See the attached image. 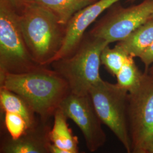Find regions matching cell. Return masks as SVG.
<instances>
[{
	"instance_id": "6da1fadb",
	"label": "cell",
	"mask_w": 153,
	"mask_h": 153,
	"mask_svg": "<svg viewBox=\"0 0 153 153\" xmlns=\"http://www.w3.org/2000/svg\"><path fill=\"white\" fill-rule=\"evenodd\" d=\"M0 87L21 97L44 121L53 117L71 93L65 79L47 66L21 74H6L0 76Z\"/></svg>"
},
{
	"instance_id": "7a4b0ae2",
	"label": "cell",
	"mask_w": 153,
	"mask_h": 153,
	"mask_svg": "<svg viewBox=\"0 0 153 153\" xmlns=\"http://www.w3.org/2000/svg\"><path fill=\"white\" fill-rule=\"evenodd\" d=\"M19 14L23 38L33 59L40 65H50L63 43L66 26L52 12L33 2Z\"/></svg>"
},
{
	"instance_id": "3957f363",
	"label": "cell",
	"mask_w": 153,
	"mask_h": 153,
	"mask_svg": "<svg viewBox=\"0 0 153 153\" xmlns=\"http://www.w3.org/2000/svg\"><path fill=\"white\" fill-rule=\"evenodd\" d=\"M109 44L89 33L73 55L55 61L50 65L68 82L71 93L88 95L90 88L102 79L99 73L100 56Z\"/></svg>"
},
{
	"instance_id": "277c9868",
	"label": "cell",
	"mask_w": 153,
	"mask_h": 153,
	"mask_svg": "<svg viewBox=\"0 0 153 153\" xmlns=\"http://www.w3.org/2000/svg\"><path fill=\"white\" fill-rule=\"evenodd\" d=\"M25 43L19 14L9 0H0V76L37 69Z\"/></svg>"
},
{
	"instance_id": "5b68a950",
	"label": "cell",
	"mask_w": 153,
	"mask_h": 153,
	"mask_svg": "<svg viewBox=\"0 0 153 153\" xmlns=\"http://www.w3.org/2000/svg\"><path fill=\"white\" fill-rule=\"evenodd\" d=\"M88 94L102 123L112 131L126 152L131 153L128 116V91L117 83L102 79L90 88Z\"/></svg>"
},
{
	"instance_id": "8992f818",
	"label": "cell",
	"mask_w": 153,
	"mask_h": 153,
	"mask_svg": "<svg viewBox=\"0 0 153 153\" xmlns=\"http://www.w3.org/2000/svg\"><path fill=\"white\" fill-rule=\"evenodd\" d=\"M128 116L131 153H146L153 139V76L148 71L139 88L129 93Z\"/></svg>"
},
{
	"instance_id": "52a82bcc",
	"label": "cell",
	"mask_w": 153,
	"mask_h": 153,
	"mask_svg": "<svg viewBox=\"0 0 153 153\" xmlns=\"http://www.w3.org/2000/svg\"><path fill=\"white\" fill-rule=\"evenodd\" d=\"M60 108L79 127L90 152H95L104 145L107 136L89 94L70 93L62 102Z\"/></svg>"
},
{
	"instance_id": "ba28073f",
	"label": "cell",
	"mask_w": 153,
	"mask_h": 153,
	"mask_svg": "<svg viewBox=\"0 0 153 153\" xmlns=\"http://www.w3.org/2000/svg\"><path fill=\"white\" fill-rule=\"evenodd\" d=\"M153 13V0H145L137 5L122 8L99 22L90 32L109 44L120 42L148 21Z\"/></svg>"
},
{
	"instance_id": "9c48e42d",
	"label": "cell",
	"mask_w": 153,
	"mask_h": 153,
	"mask_svg": "<svg viewBox=\"0 0 153 153\" xmlns=\"http://www.w3.org/2000/svg\"><path fill=\"white\" fill-rule=\"evenodd\" d=\"M119 1L98 0L74 14L66 25L63 43L53 62L73 55L81 44L87 28L106 9Z\"/></svg>"
},
{
	"instance_id": "30bf717a",
	"label": "cell",
	"mask_w": 153,
	"mask_h": 153,
	"mask_svg": "<svg viewBox=\"0 0 153 153\" xmlns=\"http://www.w3.org/2000/svg\"><path fill=\"white\" fill-rule=\"evenodd\" d=\"M51 129L49 121L39 118L35 126L28 128L16 139L4 134L1 141L0 153H50Z\"/></svg>"
},
{
	"instance_id": "8fae6325",
	"label": "cell",
	"mask_w": 153,
	"mask_h": 153,
	"mask_svg": "<svg viewBox=\"0 0 153 153\" xmlns=\"http://www.w3.org/2000/svg\"><path fill=\"white\" fill-rule=\"evenodd\" d=\"M53 124L49 132L50 140L55 146L65 153H79L78 139L67 123L68 118L59 108L53 116Z\"/></svg>"
},
{
	"instance_id": "7c38bea8",
	"label": "cell",
	"mask_w": 153,
	"mask_h": 153,
	"mask_svg": "<svg viewBox=\"0 0 153 153\" xmlns=\"http://www.w3.org/2000/svg\"><path fill=\"white\" fill-rule=\"evenodd\" d=\"M153 42V18H150L117 44L133 57L140 58Z\"/></svg>"
},
{
	"instance_id": "4fadbf2b",
	"label": "cell",
	"mask_w": 153,
	"mask_h": 153,
	"mask_svg": "<svg viewBox=\"0 0 153 153\" xmlns=\"http://www.w3.org/2000/svg\"><path fill=\"white\" fill-rule=\"evenodd\" d=\"M0 104L2 112H9L19 115L27 123L29 128L35 126L39 117L27 103L19 95L5 88L0 87Z\"/></svg>"
},
{
	"instance_id": "5bb4252c",
	"label": "cell",
	"mask_w": 153,
	"mask_h": 153,
	"mask_svg": "<svg viewBox=\"0 0 153 153\" xmlns=\"http://www.w3.org/2000/svg\"><path fill=\"white\" fill-rule=\"evenodd\" d=\"M95 1V0H33V2L52 12L61 24L66 26L77 11Z\"/></svg>"
},
{
	"instance_id": "9a60e30c",
	"label": "cell",
	"mask_w": 153,
	"mask_h": 153,
	"mask_svg": "<svg viewBox=\"0 0 153 153\" xmlns=\"http://www.w3.org/2000/svg\"><path fill=\"white\" fill-rule=\"evenodd\" d=\"M134 58L129 56L116 76L117 83L129 93L134 92L140 86L143 74L138 68Z\"/></svg>"
},
{
	"instance_id": "2e32d148",
	"label": "cell",
	"mask_w": 153,
	"mask_h": 153,
	"mask_svg": "<svg viewBox=\"0 0 153 153\" xmlns=\"http://www.w3.org/2000/svg\"><path fill=\"white\" fill-rule=\"evenodd\" d=\"M129 56L118 44L113 48L108 45L102 52L101 65H104L112 76H116Z\"/></svg>"
},
{
	"instance_id": "e0dca14e",
	"label": "cell",
	"mask_w": 153,
	"mask_h": 153,
	"mask_svg": "<svg viewBox=\"0 0 153 153\" xmlns=\"http://www.w3.org/2000/svg\"><path fill=\"white\" fill-rule=\"evenodd\" d=\"M4 119L2 128L4 133L13 139L22 136L30 128L25 120L19 115L9 112H2Z\"/></svg>"
},
{
	"instance_id": "ac0fdd59",
	"label": "cell",
	"mask_w": 153,
	"mask_h": 153,
	"mask_svg": "<svg viewBox=\"0 0 153 153\" xmlns=\"http://www.w3.org/2000/svg\"><path fill=\"white\" fill-rule=\"evenodd\" d=\"M140 59L145 65V71H148L150 66L153 64V42Z\"/></svg>"
},
{
	"instance_id": "d6986e66",
	"label": "cell",
	"mask_w": 153,
	"mask_h": 153,
	"mask_svg": "<svg viewBox=\"0 0 153 153\" xmlns=\"http://www.w3.org/2000/svg\"><path fill=\"white\" fill-rule=\"evenodd\" d=\"M9 1L19 13L27 6L33 3V0H9Z\"/></svg>"
},
{
	"instance_id": "ffe728a7",
	"label": "cell",
	"mask_w": 153,
	"mask_h": 153,
	"mask_svg": "<svg viewBox=\"0 0 153 153\" xmlns=\"http://www.w3.org/2000/svg\"><path fill=\"white\" fill-rule=\"evenodd\" d=\"M146 153H153V139L148 145Z\"/></svg>"
},
{
	"instance_id": "44dd1931",
	"label": "cell",
	"mask_w": 153,
	"mask_h": 153,
	"mask_svg": "<svg viewBox=\"0 0 153 153\" xmlns=\"http://www.w3.org/2000/svg\"><path fill=\"white\" fill-rule=\"evenodd\" d=\"M148 71L149 74L153 76V64L152 65L150 66V68H149V69H148V71Z\"/></svg>"
},
{
	"instance_id": "7402d4cb",
	"label": "cell",
	"mask_w": 153,
	"mask_h": 153,
	"mask_svg": "<svg viewBox=\"0 0 153 153\" xmlns=\"http://www.w3.org/2000/svg\"><path fill=\"white\" fill-rule=\"evenodd\" d=\"M150 18H153V13L152 14V15L150 16Z\"/></svg>"
},
{
	"instance_id": "603a6c76",
	"label": "cell",
	"mask_w": 153,
	"mask_h": 153,
	"mask_svg": "<svg viewBox=\"0 0 153 153\" xmlns=\"http://www.w3.org/2000/svg\"><path fill=\"white\" fill-rule=\"evenodd\" d=\"M129 1H131V2H132V1H136V0H129Z\"/></svg>"
},
{
	"instance_id": "cb8c5ba5",
	"label": "cell",
	"mask_w": 153,
	"mask_h": 153,
	"mask_svg": "<svg viewBox=\"0 0 153 153\" xmlns=\"http://www.w3.org/2000/svg\"><path fill=\"white\" fill-rule=\"evenodd\" d=\"M95 1H96V0H95Z\"/></svg>"
}]
</instances>
